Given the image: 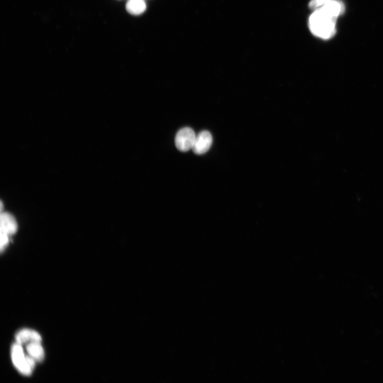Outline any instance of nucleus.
Returning a JSON list of instances; mask_svg holds the SVG:
<instances>
[{"label": "nucleus", "mask_w": 383, "mask_h": 383, "mask_svg": "<svg viewBox=\"0 0 383 383\" xmlns=\"http://www.w3.org/2000/svg\"><path fill=\"white\" fill-rule=\"evenodd\" d=\"M343 5L333 1L315 10L309 20V27L317 37L329 39L336 33L337 17L344 11Z\"/></svg>", "instance_id": "nucleus-1"}, {"label": "nucleus", "mask_w": 383, "mask_h": 383, "mask_svg": "<svg viewBox=\"0 0 383 383\" xmlns=\"http://www.w3.org/2000/svg\"><path fill=\"white\" fill-rule=\"evenodd\" d=\"M11 357L14 366L21 374L26 376L32 375L36 362L30 356L25 355L22 345L17 342L12 345Z\"/></svg>", "instance_id": "nucleus-2"}, {"label": "nucleus", "mask_w": 383, "mask_h": 383, "mask_svg": "<svg viewBox=\"0 0 383 383\" xmlns=\"http://www.w3.org/2000/svg\"><path fill=\"white\" fill-rule=\"evenodd\" d=\"M18 230L17 220L9 213H2L0 217V249L5 251L9 243L10 238Z\"/></svg>", "instance_id": "nucleus-3"}, {"label": "nucleus", "mask_w": 383, "mask_h": 383, "mask_svg": "<svg viewBox=\"0 0 383 383\" xmlns=\"http://www.w3.org/2000/svg\"><path fill=\"white\" fill-rule=\"evenodd\" d=\"M196 136L194 130L189 127L180 129L175 138L176 148L182 152H187L193 149Z\"/></svg>", "instance_id": "nucleus-4"}, {"label": "nucleus", "mask_w": 383, "mask_h": 383, "mask_svg": "<svg viewBox=\"0 0 383 383\" xmlns=\"http://www.w3.org/2000/svg\"><path fill=\"white\" fill-rule=\"evenodd\" d=\"M213 144V137L210 132L204 130L196 137L193 150L197 155H203L207 152Z\"/></svg>", "instance_id": "nucleus-5"}, {"label": "nucleus", "mask_w": 383, "mask_h": 383, "mask_svg": "<svg viewBox=\"0 0 383 383\" xmlns=\"http://www.w3.org/2000/svg\"><path fill=\"white\" fill-rule=\"evenodd\" d=\"M16 342L21 344H28L32 342H41L42 337L37 332L30 329H23L15 336Z\"/></svg>", "instance_id": "nucleus-6"}, {"label": "nucleus", "mask_w": 383, "mask_h": 383, "mask_svg": "<svg viewBox=\"0 0 383 383\" xmlns=\"http://www.w3.org/2000/svg\"><path fill=\"white\" fill-rule=\"evenodd\" d=\"M28 355L36 362L42 361L45 357V352L41 342H32L26 346Z\"/></svg>", "instance_id": "nucleus-7"}, {"label": "nucleus", "mask_w": 383, "mask_h": 383, "mask_svg": "<svg viewBox=\"0 0 383 383\" xmlns=\"http://www.w3.org/2000/svg\"><path fill=\"white\" fill-rule=\"evenodd\" d=\"M144 0H129L126 5V10L132 15H140L146 10Z\"/></svg>", "instance_id": "nucleus-8"}, {"label": "nucleus", "mask_w": 383, "mask_h": 383, "mask_svg": "<svg viewBox=\"0 0 383 383\" xmlns=\"http://www.w3.org/2000/svg\"><path fill=\"white\" fill-rule=\"evenodd\" d=\"M333 1H334V0H311L309 4V7L312 10H315Z\"/></svg>", "instance_id": "nucleus-9"}, {"label": "nucleus", "mask_w": 383, "mask_h": 383, "mask_svg": "<svg viewBox=\"0 0 383 383\" xmlns=\"http://www.w3.org/2000/svg\"><path fill=\"white\" fill-rule=\"evenodd\" d=\"M3 202H1V213H3Z\"/></svg>", "instance_id": "nucleus-10"}]
</instances>
